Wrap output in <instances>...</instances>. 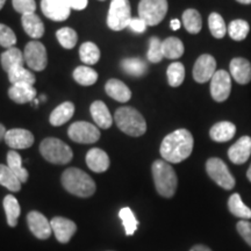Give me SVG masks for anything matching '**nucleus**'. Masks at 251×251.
Instances as JSON below:
<instances>
[{"label": "nucleus", "instance_id": "nucleus-1", "mask_svg": "<svg viewBox=\"0 0 251 251\" xmlns=\"http://www.w3.org/2000/svg\"><path fill=\"white\" fill-rule=\"evenodd\" d=\"M193 146L192 134L181 128L166 135L162 141L159 152L165 162L177 164L190 157L193 151Z\"/></svg>", "mask_w": 251, "mask_h": 251}, {"label": "nucleus", "instance_id": "nucleus-2", "mask_svg": "<svg viewBox=\"0 0 251 251\" xmlns=\"http://www.w3.org/2000/svg\"><path fill=\"white\" fill-rule=\"evenodd\" d=\"M153 183L159 196L172 198L175 196L178 186L177 174L174 168L164 159H157L151 166Z\"/></svg>", "mask_w": 251, "mask_h": 251}, {"label": "nucleus", "instance_id": "nucleus-3", "mask_svg": "<svg viewBox=\"0 0 251 251\" xmlns=\"http://www.w3.org/2000/svg\"><path fill=\"white\" fill-rule=\"evenodd\" d=\"M62 185L69 193L89 198L96 192V183L86 172L76 168L67 169L62 175Z\"/></svg>", "mask_w": 251, "mask_h": 251}, {"label": "nucleus", "instance_id": "nucleus-4", "mask_svg": "<svg viewBox=\"0 0 251 251\" xmlns=\"http://www.w3.org/2000/svg\"><path fill=\"white\" fill-rule=\"evenodd\" d=\"M119 129L133 137H140L147 131V122L143 115L134 107H120L114 114Z\"/></svg>", "mask_w": 251, "mask_h": 251}, {"label": "nucleus", "instance_id": "nucleus-5", "mask_svg": "<svg viewBox=\"0 0 251 251\" xmlns=\"http://www.w3.org/2000/svg\"><path fill=\"white\" fill-rule=\"evenodd\" d=\"M40 152L43 158L52 164H68L74 158L70 147L55 137H47L40 144Z\"/></svg>", "mask_w": 251, "mask_h": 251}, {"label": "nucleus", "instance_id": "nucleus-6", "mask_svg": "<svg viewBox=\"0 0 251 251\" xmlns=\"http://www.w3.org/2000/svg\"><path fill=\"white\" fill-rule=\"evenodd\" d=\"M131 8L129 0H112L107 15V25L112 30L119 31L129 26Z\"/></svg>", "mask_w": 251, "mask_h": 251}, {"label": "nucleus", "instance_id": "nucleus-7", "mask_svg": "<svg viewBox=\"0 0 251 251\" xmlns=\"http://www.w3.org/2000/svg\"><path fill=\"white\" fill-rule=\"evenodd\" d=\"M168 8V0H141L139 17L146 21L148 26H157L164 20Z\"/></svg>", "mask_w": 251, "mask_h": 251}, {"label": "nucleus", "instance_id": "nucleus-8", "mask_svg": "<svg viewBox=\"0 0 251 251\" xmlns=\"http://www.w3.org/2000/svg\"><path fill=\"white\" fill-rule=\"evenodd\" d=\"M207 175L213 181H215L220 187L225 190H233L236 184L234 176L229 171L228 166L222 159L218 157H212L206 162Z\"/></svg>", "mask_w": 251, "mask_h": 251}, {"label": "nucleus", "instance_id": "nucleus-9", "mask_svg": "<svg viewBox=\"0 0 251 251\" xmlns=\"http://www.w3.org/2000/svg\"><path fill=\"white\" fill-rule=\"evenodd\" d=\"M25 62L31 70L43 71L48 64V55L43 43L39 41H30L27 43L24 52Z\"/></svg>", "mask_w": 251, "mask_h": 251}, {"label": "nucleus", "instance_id": "nucleus-10", "mask_svg": "<svg viewBox=\"0 0 251 251\" xmlns=\"http://www.w3.org/2000/svg\"><path fill=\"white\" fill-rule=\"evenodd\" d=\"M69 137L77 143L92 144L100 139L98 127L85 121H77L69 127Z\"/></svg>", "mask_w": 251, "mask_h": 251}, {"label": "nucleus", "instance_id": "nucleus-11", "mask_svg": "<svg viewBox=\"0 0 251 251\" xmlns=\"http://www.w3.org/2000/svg\"><path fill=\"white\" fill-rule=\"evenodd\" d=\"M211 96L216 102H224L231 92V77L226 70H219L211 79Z\"/></svg>", "mask_w": 251, "mask_h": 251}, {"label": "nucleus", "instance_id": "nucleus-12", "mask_svg": "<svg viewBox=\"0 0 251 251\" xmlns=\"http://www.w3.org/2000/svg\"><path fill=\"white\" fill-rule=\"evenodd\" d=\"M216 72V61L212 55L203 54L199 56L194 63L193 78L197 83L203 84L211 81Z\"/></svg>", "mask_w": 251, "mask_h": 251}, {"label": "nucleus", "instance_id": "nucleus-13", "mask_svg": "<svg viewBox=\"0 0 251 251\" xmlns=\"http://www.w3.org/2000/svg\"><path fill=\"white\" fill-rule=\"evenodd\" d=\"M41 9L52 21L67 20L71 12L65 0H41Z\"/></svg>", "mask_w": 251, "mask_h": 251}, {"label": "nucleus", "instance_id": "nucleus-14", "mask_svg": "<svg viewBox=\"0 0 251 251\" xmlns=\"http://www.w3.org/2000/svg\"><path fill=\"white\" fill-rule=\"evenodd\" d=\"M27 224L31 234L40 240H47L51 235V225L42 213L36 211L28 213Z\"/></svg>", "mask_w": 251, "mask_h": 251}, {"label": "nucleus", "instance_id": "nucleus-15", "mask_svg": "<svg viewBox=\"0 0 251 251\" xmlns=\"http://www.w3.org/2000/svg\"><path fill=\"white\" fill-rule=\"evenodd\" d=\"M5 142L12 149H28L33 146L34 135L27 129L14 128L6 131Z\"/></svg>", "mask_w": 251, "mask_h": 251}, {"label": "nucleus", "instance_id": "nucleus-16", "mask_svg": "<svg viewBox=\"0 0 251 251\" xmlns=\"http://www.w3.org/2000/svg\"><path fill=\"white\" fill-rule=\"evenodd\" d=\"M50 225L59 243H68L77 231L76 224L62 216H56L50 221Z\"/></svg>", "mask_w": 251, "mask_h": 251}, {"label": "nucleus", "instance_id": "nucleus-17", "mask_svg": "<svg viewBox=\"0 0 251 251\" xmlns=\"http://www.w3.org/2000/svg\"><path fill=\"white\" fill-rule=\"evenodd\" d=\"M251 155V137L242 136L228 149V158L236 165L244 164Z\"/></svg>", "mask_w": 251, "mask_h": 251}, {"label": "nucleus", "instance_id": "nucleus-18", "mask_svg": "<svg viewBox=\"0 0 251 251\" xmlns=\"http://www.w3.org/2000/svg\"><path fill=\"white\" fill-rule=\"evenodd\" d=\"M229 70L233 79L241 85H246L251 81V63L247 58H233L229 63Z\"/></svg>", "mask_w": 251, "mask_h": 251}, {"label": "nucleus", "instance_id": "nucleus-19", "mask_svg": "<svg viewBox=\"0 0 251 251\" xmlns=\"http://www.w3.org/2000/svg\"><path fill=\"white\" fill-rule=\"evenodd\" d=\"M236 134V126L230 121H220L213 125L209 130V136L214 142L224 143L230 141Z\"/></svg>", "mask_w": 251, "mask_h": 251}, {"label": "nucleus", "instance_id": "nucleus-20", "mask_svg": "<svg viewBox=\"0 0 251 251\" xmlns=\"http://www.w3.org/2000/svg\"><path fill=\"white\" fill-rule=\"evenodd\" d=\"M109 157L103 150L99 148L91 149L86 155V164L93 172L101 174L108 170L109 168Z\"/></svg>", "mask_w": 251, "mask_h": 251}, {"label": "nucleus", "instance_id": "nucleus-21", "mask_svg": "<svg viewBox=\"0 0 251 251\" xmlns=\"http://www.w3.org/2000/svg\"><path fill=\"white\" fill-rule=\"evenodd\" d=\"M36 90L29 84H15L8 90V97L17 103L30 102L35 99Z\"/></svg>", "mask_w": 251, "mask_h": 251}, {"label": "nucleus", "instance_id": "nucleus-22", "mask_svg": "<svg viewBox=\"0 0 251 251\" xmlns=\"http://www.w3.org/2000/svg\"><path fill=\"white\" fill-rule=\"evenodd\" d=\"M90 109L93 120L98 127L103 128V129H108L109 127H112L113 118L108 111L107 106L105 105V102L97 100V101H94L91 105Z\"/></svg>", "mask_w": 251, "mask_h": 251}, {"label": "nucleus", "instance_id": "nucleus-23", "mask_svg": "<svg viewBox=\"0 0 251 251\" xmlns=\"http://www.w3.org/2000/svg\"><path fill=\"white\" fill-rule=\"evenodd\" d=\"M106 93L119 102H127L131 98L129 87L119 79H109L105 85Z\"/></svg>", "mask_w": 251, "mask_h": 251}, {"label": "nucleus", "instance_id": "nucleus-24", "mask_svg": "<svg viewBox=\"0 0 251 251\" xmlns=\"http://www.w3.org/2000/svg\"><path fill=\"white\" fill-rule=\"evenodd\" d=\"M21 23H23V27L27 35L33 39H40L45 34V25L35 13L23 15Z\"/></svg>", "mask_w": 251, "mask_h": 251}, {"label": "nucleus", "instance_id": "nucleus-25", "mask_svg": "<svg viewBox=\"0 0 251 251\" xmlns=\"http://www.w3.org/2000/svg\"><path fill=\"white\" fill-rule=\"evenodd\" d=\"M74 113H75L74 103L70 101H65L61 103L59 106H57V107L51 112L49 121L52 126L58 127V126L67 124V122L74 117Z\"/></svg>", "mask_w": 251, "mask_h": 251}, {"label": "nucleus", "instance_id": "nucleus-26", "mask_svg": "<svg viewBox=\"0 0 251 251\" xmlns=\"http://www.w3.org/2000/svg\"><path fill=\"white\" fill-rule=\"evenodd\" d=\"M0 61H1L2 69L8 72L11 71L12 69L24 65V52H21V50L15 48V47H12V48L6 50L5 52H2Z\"/></svg>", "mask_w": 251, "mask_h": 251}, {"label": "nucleus", "instance_id": "nucleus-27", "mask_svg": "<svg viewBox=\"0 0 251 251\" xmlns=\"http://www.w3.org/2000/svg\"><path fill=\"white\" fill-rule=\"evenodd\" d=\"M162 49L164 57L169 59L180 58L185 51L183 42L175 36H170L162 41Z\"/></svg>", "mask_w": 251, "mask_h": 251}, {"label": "nucleus", "instance_id": "nucleus-28", "mask_svg": "<svg viewBox=\"0 0 251 251\" xmlns=\"http://www.w3.org/2000/svg\"><path fill=\"white\" fill-rule=\"evenodd\" d=\"M229 212L234 216L241 220H250L251 219V209L243 202L242 198L238 193H234L229 197L228 200Z\"/></svg>", "mask_w": 251, "mask_h": 251}, {"label": "nucleus", "instance_id": "nucleus-29", "mask_svg": "<svg viewBox=\"0 0 251 251\" xmlns=\"http://www.w3.org/2000/svg\"><path fill=\"white\" fill-rule=\"evenodd\" d=\"M121 68L127 75L133 77H142L148 72V64L137 57L126 58L121 62Z\"/></svg>", "mask_w": 251, "mask_h": 251}, {"label": "nucleus", "instance_id": "nucleus-30", "mask_svg": "<svg viewBox=\"0 0 251 251\" xmlns=\"http://www.w3.org/2000/svg\"><path fill=\"white\" fill-rule=\"evenodd\" d=\"M21 181L7 165L0 164V185L11 192H19L21 190Z\"/></svg>", "mask_w": 251, "mask_h": 251}, {"label": "nucleus", "instance_id": "nucleus-31", "mask_svg": "<svg viewBox=\"0 0 251 251\" xmlns=\"http://www.w3.org/2000/svg\"><path fill=\"white\" fill-rule=\"evenodd\" d=\"M183 25L190 34H198L202 28V19L199 12L188 8L183 13Z\"/></svg>", "mask_w": 251, "mask_h": 251}, {"label": "nucleus", "instance_id": "nucleus-32", "mask_svg": "<svg viewBox=\"0 0 251 251\" xmlns=\"http://www.w3.org/2000/svg\"><path fill=\"white\" fill-rule=\"evenodd\" d=\"M250 31V26L246 20L242 19H236L233 20L227 27V34L231 40L236 41V42H241V41L246 40L248 34Z\"/></svg>", "mask_w": 251, "mask_h": 251}, {"label": "nucleus", "instance_id": "nucleus-33", "mask_svg": "<svg viewBox=\"0 0 251 251\" xmlns=\"http://www.w3.org/2000/svg\"><path fill=\"white\" fill-rule=\"evenodd\" d=\"M4 209L7 218V224L9 227H15L18 225V219L20 216L21 209L17 198L12 194L5 197L4 199Z\"/></svg>", "mask_w": 251, "mask_h": 251}, {"label": "nucleus", "instance_id": "nucleus-34", "mask_svg": "<svg viewBox=\"0 0 251 251\" xmlns=\"http://www.w3.org/2000/svg\"><path fill=\"white\" fill-rule=\"evenodd\" d=\"M7 74L8 79L12 83V85H15V84H29V85L34 86L36 81L35 76L30 71H28L24 65L12 69Z\"/></svg>", "mask_w": 251, "mask_h": 251}, {"label": "nucleus", "instance_id": "nucleus-35", "mask_svg": "<svg viewBox=\"0 0 251 251\" xmlns=\"http://www.w3.org/2000/svg\"><path fill=\"white\" fill-rule=\"evenodd\" d=\"M7 166L14 172L15 176L20 179L21 183H26L28 180V171L23 166L21 157L15 150H11L7 153Z\"/></svg>", "mask_w": 251, "mask_h": 251}, {"label": "nucleus", "instance_id": "nucleus-36", "mask_svg": "<svg viewBox=\"0 0 251 251\" xmlns=\"http://www.w3.org/2000/svg\"><path fill=\"white\" fill-rule=\"evenodd\" d=\"M74 79L83 86H91L98 80V74L90 67H78L74 71Z\"/></svg>", "mask_w": 251, "mask_h": 251}, {"label": "nucleus", "instance_id": "nucleus-37", "mask_svg": "<svg viewBox=\"0 0 251 251\" xmlns=\"http://www.w3.org/2000/svg\"><path fill=\"white\" fill-rule=\"evenodd\" d=\"M166 76L169 85L172 87L180 86L185 79V67L180 62L171 63L166 70Z\"/></svg>", "mask_w": 251, "mask_h": 251}, {"label": "nucleus", "instance_id": "nucleus-38", "mask_svg": "<svg viewBox=\"0 0 251 251\" xmlns=\"http://www.w3.org/2000/svg\"><path fill=\"white\" fill-rule=\"evenodd\" d=\"M208 27L211 30V34L215 39H224L227 35V25H226L224 18L221 17L219 13H213L209 14L208 17Z\"/></svg>", "mask_w": 251, "mask_h": 251}, {"label": "nucleus", "instance_id": "nucleus-39", "mask_svg": "<svg viewBox=\"0 0 251 251\" xmlns=\"http://www.w3.org/2000/svg\"><path fill=\"white\" fill-rule=\"evenodd\" d=\"M79 56L81 62L87 65H92L100 59V50L93 42H85L80 46Z\"/></svg>", "mask_w": 251, "mask_h": 251}, {"label": "nucleus", "instance_id": "nucleus-40", "mask_svg": "<svg viewBox=\"0 0 251 251\" xmlns=\"http://www.w3.org/2000/svg\"><path fill=\"white\" fill-rule=\"evenodd\" d=\"M119 216H120L122 225L125 227L126 234L128 236H131L136 231L137 227H139V222H137L136 218H135L133 211H131L129 207H125L119 213Z\"/></svg>", "mask_w": 251, "mask_h": 251}, {"label": "nucleus", "instance_id": "nucleus-41", "mask_svg": "<svg viewBox=\"0 0 251 251\" xmlns=\"http://www.w3.org/2000/svg\"><path fill=\"white\" fill-rule=\"evenodd\" d=\"M56 37H57L59 45L65 49H72L76 46L78 36L77 33L72 28L64 27L57 30L56 33Z\"/></svg>", "mask_w": 251, "mask_h": 251}, {"label": "nucleus", "instance_id": "nucleus-42", "mask_svg": "<svg viewBox=\"0 0 251 251\" xmlns=\"http://www.w3.org/2000/svg\"><path fill=\"white\" fill-rule=\"evenodd\" d=\"M147 58L151 63H159L164 58L162 49V41L158 37L152 36L149 40V49L147 52Z\"/></svg>", "mask_w": 251, "mask_h": 251}, {"label": "nucleus", "instance_id": "nucleus-43", "mask_svg": "<svg viewBox=\"0 0 251 251\" xmlns=\"http://www.w3.org/2000/svg\"><path fill=\"white\" fill-rule=\"evenodd\" d=\"M17 43V36L14 31L6 25L0 24V46L4 48H12Z\"/></svg>", "mask_w": 251, "mask_h": 251}, {"label": "nucleus", "instance_id": "nucleus-44", "mask_svg": "<svg viewBox=\"0 0 251 251\" xmlns=\"http://www.w3.org/2000/svg\"><path fill=\"white\" fill-rule=\"evenodd\" d=\"M12 5L18 13L23 15L35 13L36 11L35 0H12Z\"/></svg>", "mask_w": 251, "mask_h": 251}, {"label": "nucleus", "instance_id": "nucleus-45", "mask_svg": "<svg viewBox=\"0 0 251 251\" xmlns=\"http://www.w3.org/2000/svg\"><path fill=\"white\" fill-rule=\"evenodd\" d=\"M236 229L241 237L251 247V222L248 220H241L240 222H237Z\"/></svg>", "mask_w": 251, "mask_h": 251}, {"label": "nucleus", "instance_id": "nucleus-46", "mask_svg": "<svg viewBox=\"0 0 251 251\" xmlns=\"http://www.w3.org/2000/svg\"><path fill=\"white\" fill-rule=\"evenodd\" d=\"M128 27H129L133 31H135V33L142 34L147 30V27H148V25L146 24V21L142 20V19L139 17V18H131L129 26H128Z\"/></svg>", "mask_w": 251, "mask_h": 251}, {"label": "nucleus", "instance_id": "nucleus-47", "mask_svg": "<svg viewBox=\"0 0 251 251\" xmlns=\"http://www.w3.org/2000/svg\"><path fill=\"white\" fill-rule=\"evenodd\" d=\"M65 2L71 9H76V11L85 9L87 6V0H65Z\"/></svg>", "mask_w": 251, "mask_h": 251}, {"label": "nucleus", "instance_id": "nucleus-48", "mask_svg": "<svg viewBox=\"0 0 251 251\" xmlns=\"http://www.w3.org/2000/svg\"><path fill=\"white\" fill-rule=\"evenodd\" d=\"M170 27L172 30H178L180 28V21L177 20V19H174V20H171Z\"/></svg>", "mask_w": 251, "mask_h": 251}, {"label": "nucleus", "instance_id": "nucleus-49", "mask_svg": "<svg viewBox=\"0 0 251 251\" xmlns=\"http://www.w3.org/2000/svg\"><path fill=\"white\" fill-rule=\"evenodd\" d=\"M190 251H212V250L209 249L208 247L201 246V244H199V246H194Z\"/></svg>", "mask_w": 251, "mask_h": 251}, {"label": "nucleus", "instance_id": "nucleus-50", "mask_svg": "<svg viewBox=\"0 0 251 251\" xmlns=\"http://www.w3.org/2000/svg\"><path fill=\"white\" fill-rule=\"evenodd\" d=\"M5 135H6V128L4 127V125L0 124V141L5 139Z\"/></svg>", "mask_w": 251, "mask_h": 251}, {"label": "nucleus", "instance_id": "nucleus-51", "mask_svg": "<svg viewBox=\"0 0 251 251\" xmlns=\"http://www.w3.org/2000/svg\"><path fill=\"white\" fill-rule=\"evenodd\" d=\"M237 2H240V4L242 5H250L251 4V0H236Z\"/></svg>", "mask_w": 251, "mask_h": 251}, {"label": "nucleus", "instance_id": "nucleus-52", "mask_svg": "<svg viewBox=\"0 0 251 251\" xmlns=\"http://www.w3.org/2000/svg\"><path fill=\"white\" fill-rule=\"evenodd\" d=\"M247 178H248V180H249L251 183V164H250L249 169H248V171H247Z\"/></svg>", "mask_w": 251, "mask_h": 251}, {"label": "nucleus", "instance_id": "nucleus-53", "mask_svg": "<svg viewBox=\"0 0 251 251\" xmlns=\"http://www.w3.org/2000/svg\"><path fill=\"white\" fill-rule=\"evenodd\" d=\"M5 2H6V0H0V11H1V8L4 7Z\"/></svg>", "mask_w": 251, "mask_h": 251}, {"label": "nucleus", "instance_id": "nucleus-54", "mask_svg": "<svg viewBox=\"0 0 251 251\" xmlns=\"http://www.w3.org/2000/svg\"><path fill=\"white\" fill-rule=\"evenodd\" d=\"M100 1H103V0H100Z\"/></svg>", "mask_w": 251, "mask_h": 251}]
</instances>
